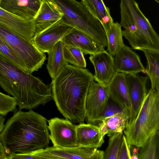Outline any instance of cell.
<instances>
[{
	"mask_svg": "<svg viewBox=\"0 0 159 159\" xmlns=\"http://www.w3.org/2000/svg\"><path fill=\"white\" fill-rule=\"evenodd\" d=\"M2 114H0V134L2 132L5 126L4 122L5 117Z\"/></svg>",
	"mask_w": 159,
	"mask_h": 159,
	"instance_id": "obj_34",
	"label": "cell"
},
{
	"mask_svg": "<svg viewBox=\"0 0 159 159\" xmlns=\"http://www.w3.org/2000/svg\"><path fill=\"white\" fill-rule=\"evenodd\" d=\"M140 148L138 153L139 159H158L159 130L152 134Z\"/></svg>",
	"mask_w": 159,
	"mask_h": 159,
	"instance_id": "obj_26",
	"label": "cell"
},
{
	"mask_svg": "<svg viewBox=\"0 0 159 159\" xmlns=\"http://www.w3.org/2000/svg\"><path fill=\"white\" fill-rule=\"evenodd\" d=\"M1 0H0V2H1Z\"/></svg>",
	"mask_w": 159,
	"mask_h": 159,
	"instance_id": "obj_36",
	"label": "cell"
},
{
	"mask_svg": "<svg viewBox=\"0 0 159 159\" xmlns=\"http://www.w3.org/2000/svg\"><path fill=\"white\" fill-rule=\"evenodd\" d=\"M49 138L53 147L71 148L78 147L76 125L68 119L57 117L47 120Z\"/></svg>",
	"mask_w": 159,
	"mask_h": 159,
	"instance_id": "obj_9",
	"label": "cell"
},
{
	"mask_svg": "<svg viewBox=\"0 0 159 159\" xmlns=\"http://www.w3.org/2000/svg\"><path fill=\"white\" fill-rule=\"evenodd\" d=\"M0 24L32 42L35 35L33 20L30 21L24 19L1 7Z\"/></svg>",
	"mask_w": 159,
	"mask_h": 159,
	"instance_id": "obj_16",
	"label": "cell"
},
{
	"mask_svg": "<svg viewBox=\"0 0 159 159\" xmlns=\"http://www.w3.org/2000/svg\"><path fill=\"white\" fill-rule=\"evenodd\" d=\"M123 36L134 49L159 51V37L135 0H120Z\"/></svg>",
	"mask_w": 159,
	"mask_h": 159,
	"instance_id": "obj_4",
	"label": "cell"
},
{
	"mask_svg": "<svg viewBox=\"0 0 159 159\" xmlns=\"http://www.w3.org/2000/svg\"><path fill=\"white\" fill-rule=\"evenodd\" d=\"M147 61L146 73L151 83V88L159 92V51H142Z\"/></svg>",
	"mask_w": 159,
	"mask_h": 159,
	"instance_id": "obj_24",
	"label": "cell"
},
{
	"mask_svg": "<svg viewBox=\"0 0 159 159\" xmlns=\"http://www.w3.org/2000/svg\"><path fill=\"white\" fill-rule=\"evenodd\" d=\"M123 112H127L129 113L109 98L106 105L98 116L94 119L93 123L101 122L107 118Z\"/></svg>",
	"mask_w": 159,
	"mask_h": 159,
	"instance_id": "obj_30",
	"label": "cell"
},
{
	"mask_svg": "<svg viewBox=\"0 0 159 159\" xmlns=\"http://www.w3.org/2000/svg\"><path fill=\"white\" fill-rule=\"evenodd\" d=\"M0 37L21 58L30 74L38 71L46 59L30 41L0 24Z\"/></svg>",
	"mask_w": 159,
	"mask_h": 159,
	"instance_id": "obj_7",
	"label": "cell"
},
{
	"mask_svg": "<svg viewBox=\"0 0 159 159\" xmlns=\"http://www.w3.org/2000/svg\"><path fill=\"white\" fill-rule=\"evenodd\" d=\"M157 3H158L159 2V0H154Z\"/></svg>",
	"mask_w": 159,
	"mask_h": 159,
	"instance_id": "obj_35",
	"label": "cell"
},
{
	"mask_svg": "<svg viewBox=\"0 0 159 159\" xmlns=\"http://www.w3.org/2000/svg\"><path fill=\"white\" fill-rule=\"evenodd\" d=\"M94 80L86 69L66 65L50 84L53 99L64 117L74 123L85 118V102L88 90Z\"/></svg>",
	"mask_w": 159,
	"mask_h": 159,
	"instance_id": "obj_2",
	"label": "cell"
},
{
	"mask_svg": "<svg viewBox=\"0 0 159 159\" xmlns=\"http://www.w3.org/2000/svg\"><path fill=\"white\" fill-rule=\"evenodd\" d=\"M0 54L8 59L22 70L27 72L25 65L21 58L0 37Z\"/></svg>",
	"mask_w": 159,
	"mask_h": 159,
	"instance_id": "obj_29",
	"label": "cell"
},
{
	"mask_svg": "<svg viewBox=\"0 0 159 159\" xmlns=\"http://www.w3.org/2000/svg\"><path fill=\"white\" fill-rule=\"evenodd\" d=\"M73 28L61 22L36 35L32 42L40 51L48 53Z\"/></svg>",
	"mask_w": 159,
	"mask_h": 159,
	"instance_id": "obj_15",
	"label": "cell"
},
{
	"mask_svg": "<svg viewBox=\"0 0 159 159\" xmlns=\"http://www.w3.org/2000/svg\"><path fill=\"white\" fill-rule=\"evenodd\" d=\"M63 13L60 7L51 0H42L33 20L35 35L61 22Z\"/></svg>",
	"mask_w": 159,
	"mask_h": 159,
	"instance_id": "obj_12",
	"label": "cell"
},
{
	"mask_svg": "<svg viewBox=\"0 0 159 159\" xmlns=\"http://www.w3.org/2000/svg\"><path fill=\"white\" fill-rule=\"evenodd\" d=\"M89 59L95 70L94 80L107 87L116 73L113 57L104 50L90 55Z\"/></svg>",
	"mask_w": 159,
	"mask_h": 159,
	"instance_id": "obj_14",
	"label": "cell"
},
{
	"mask_svg": "<svg viewBox=\"0 0 159 159\" xmlns=\"http://www.w3.org/2000/svg\"><path fill=\"white\" fill-rule=\"evenodd\" d=\"M51 0L57 4L63 13L61 23L84 33L103 48L107 47L103 27L81 2L76 0Z\"/></svg>",
	"mask_w": 159,
	"mask_h": 159,
	"instance_id": "obj_6",
	"label": "cell"
},
{
	"mask_svg": "<svg viewBox=\"0 0 159 159\" xmlns=\"http://www.w3.org/2000/svg\"><path fill=\"white\" fill-rule=\"evenodd\" d=\"M123 135V133H116L109 137L108 145L104 151V159H118Z\"/></svg>",
	"mask_w": 159,
	"mask_h": 159,
	"instance_id": "obj_28",
	"label": "cell"
},
{
	"mask_svg": "<svg viewBox=\"0 0 159 159\" xmlns=\"http://www.w3.org/2000/svg\"><path fill=\"white\" fill-rule=\"evenodd\" d=\"M61 40L64 45L77 48L84 54L92 55L105 50L88 35L74 28Z\"/></svg>",
	"mask_w": 159,
	"mask_h": 159,
	"instance_id": "obj_20",
	"label": "cell"
},
{
	"mask_svg": "<svg viewBox=\"0 0 159 159\" xmlns=\"http://www.w3.org/2000/svg\"><path fill=\"white\" fill-rule=\"evenodd\" d=\"M76 133L79 147L98 148L104 142L99 126L93 123L82 122L76 125Z\"/></svg>",
	"mask_w": 159,
	"mask_h": 159,
	"instance_id": "obj_18",
	"label": "cell"
},
{
	"mask_svg": "<svg viewBox=\"0 0 159 159\" xmlns=\"http://www.w3.org/2000/svg\"><path fill=\"white\" fill-rule=\"evenodd\" d=\"M159 129V92L151 88L136 118L123 131L128 144L140 148Z\"/></svg>",
	"mask_w": 159,
	"mask_h": 159,
	"instance_id": "obj_5",
	"label": "cell"
},
{
	"mask_svg": "<svg viewBox=\"0 0 159 159\" xmlns=\"http://www.w3.org/2000/svg\"><path fill=\"white\" fill-rule=\"evenodd\" d=\"M64 44L62 40L57 43L47 53L46 68L52 80L54 79L63 68L68 64L63 53Z\"/></svg>",
	"mask_w": 159,
	"mask_h": 159,
	"instance_id": "obj_23",
	"label": "cell"
},
{
	"mask_svg": "<svg viewBox=\"0 0 159 159\" xmlns=\"http://www.w3.org/2000/svg\"><path fill=\"white\" fill-rule=\"evenodd\" d=\"M63 53L66 61L74 66L82 68L86 66V60L82 51L79 48L64 45Z\"/></svg>",
	"mask_w": 159,
	"mask_h": 159,
	"instance_id": "obj_27",
	"label": "cell"
},
{
	"mask_svg": "<svg viewBox=\"0 0 159 159\" xmlns=\"http://www.w3.org/2000/svg\"><path fill=\"white\" fill-rule=\"evenodd\" d=\"M49 141L47 119L32 109L15 112L0 134L7 156L42 150L48 146Z\"/></svg>",
	"mask_w": 159,
	"mask_h": 159,
	"instance_id": "obj_1",
	"label": "cell"
},
{
	"mask_svg": "<svg viewBox=\"0 0 159 159\" xmlns=\"http://www.w3.org/2000/svg\"><path fill=\"white\" fill-rule=\"evenodd\" d=\"M90 13L98 20L107 32L114 22L110 9L106 7L103 0H81Z\"/></svg>",
	"mask_w": 159,
	"mask_h": 159,
	"instance_id": "obj_21",
	"label": "cell"
},
{
	"mask_svg": "<svg viewBox=\"0 0 159 159\" xmlns=\"http://www.w3.org/2000/svg\"><path fill=\"white\" fill-rule=\"evenodd\" d=\"M113 61L116 72L125 75L141 72L145 73L146 69L139 55L125 44L113 57Z\"/></svg>",
	"mask_w": 159,
	"mask_h": 159,
	"instance_id": "obj_13",
	"label": "cell"
},
{
	"mask_svg": "<svg viewBox=\"0 0 159 159\" xmlns=\"http://www.w3.org/2000/svg\"><path fill=\"white\" fill-rule=\"evenodd\" d=\"M125 75L116 72L107 88L109 98L129 113L130 102Z\"/></svg>",
	"mask_w": 159,
	"mask_h": 159,
	"instance_id": "obj_19",
	"label": "cell"
},
{
	"mask_svg": "<svg viewBox=\"0 0 159 159\" xmlns=\"http://www.w3.org/2000/svg\"><path fill=\"white\" fill-rule=\"evenodd\" d=\"M130 102L128 124L135 120L147 95V84L148 77L137 74L125 75Z\"/></svg>",
	"mask_w": 159,
	"mask_h": 159,
	"instance_id": "obj_10",
	"label": "cell"
},
{
	"mask_svg": "<svg viewBox=\"0 0 159 159\" xmlns=\"http://www.w3.org/2000/svg\"><path fill=\"white\" fill-rule=\"evenodd\" d=\"M17 101L13 97L0 92V114L6 116L10 112H16Z\"/></svg>",
	"mask_w": 159,
	"mask_h": 159,
	"instance_id": "obj_31",
	"label": "cell"
},
{
	"mask_svg": "<svg viewBox=\"0 0 159 159\" xmlns=\"http://www.w3.org/2000/svg\"><path fill=\"white\" fill-rule=\"evenodd\" d=\"M130 145L128 144L126 137L123 134L122 142L120 147L118 159H130Z\"/></svg>",
	"mask_w": 159,
	"mask_h": 159,
	"instance_id": "obj_32",
	"label": "cell"
},
{
	"mask_svg": "<svg viewBox=\"0 0 159 159\" xmlns=\"http://www.w3.org/2000/svg\"><path fill=\"white\" fill-rule=\"evenodd\" d=\"M104 156L103 150L80 147L65 148L48 147L42 150L25 153L27 159H104Z\"/></svg>",
	"mask_w": 159,
	"mask_h": 159,
	"instance_id": "obj_8",
	"label": "cell"
},
{
	"mask_svg": "<svg viewBox=\"0 0 159 159\" xmlns=\"http://www.w3.org/2000/svg\"><path fill=\"white\" fill-rule=\"evenodd\" d=\"M42 0H1L0 7L24 19L33 20Z\"/></svg>",
	"mask_w": 159,
	"mask_h": 159,
	"instance_id": "obj_17",
	"label": "cell"
},
{
	"mask_svg": "<svg viewBox=\"0 0 159 159\" xmlns=\"http://www.w3.org/2000/svg\"><path fill=\"white\" fill-rule=\"evenodd\" d=\"M129 114L121 112L107 118L98 125L102 135L107 134L109 137L116 133H123L128 123Z\"/></svg>",
	"mask_w": 159,
	"mask_h": 159,
	"instance_id": "obj_22",
	"label": "cell"
},
{
	"mask_svg": "<svg viewBox=\"0 0 159 159\" xmlns=\"http://www.w3.org/2000/svg\"><path fill=\"white\" fill-rule=\"evenodd\" d=\"M109 98L107 87L93 81L89 87L85 102V118L93 123Z\"/></svg>",
	"mask_w": 159,
	"mask_h": 159,
	"instance_id": "obj_11",
	"label": "cell"
},
{
	"mask_svg": "<svg viewBox=\"0 0 159 159\" xmlns=\"http://www.w3.org/2000/svg\"><path fill=\"white\" fill-rule=\"evenodd\" d=\"M0 85L16 99L20 110L31 109L53 99L50 85L45 84L0 54Z\"/></svg>",
	"mask_w": 159,
	"mask_h": 159,
	"instance_id": "obj_3",
	"label": "cell"
},
{
	"mask_svg": "<svg viewBox=\"0 0 159 159\" xmlns=\"http://www.w3.org/2000/svg\"><path fill=\"white\" fill-rule=\"evenodd\" d=\"M121 27L120 23L113 22L105 33L107 50L113 57L125 44Z\"/></svg>",
	"mask_w": 159,
	"mask_h": 159,
	"instance_id": "obj_25",
	"label": "cell"
},
{
	"mask_svg": "<svg viewBox=\"0 0 159 159\" xmlns=\"http://www.w3.org/2000/svg\"><path fill=\"white\" fill-rule=\"evenodd\" d=\"M7 156L2 144L0 141V159H7Z\"/></svg>",
	"mask_w": 159,
	"mask_h": 159,
	"instance_id": "obj_33",
	"label": "cell"
}]
</instances>
